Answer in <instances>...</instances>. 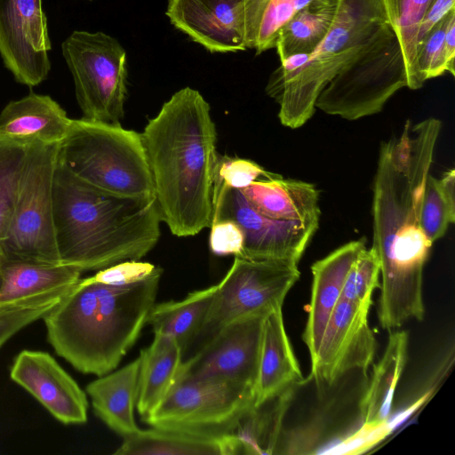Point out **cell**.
<instances>
[{"mask_svg":"<svg viewBox=\"0 0 455 455\" xmlns=\"http://www.w3.org/2000/svg\"><path fill=\"white\" fill-rule=\"evenodd\" d=\"M210 248L219 256H239L243 245V234L232 220H219L211 224Z\"/></svg>","mask_w":455,"mask_h":455,"instance_id":"74e56055","label":"cell"},{"mask_svg":"<svg viewBox=\"0 0 455 455\" xmlns=\"http://www.w3.org/2000/svg\"><path fill=\"white\" fill-rule=\"evenodd\" d=\"M156 268V267L149 262L129 259L98 270L91 277L93 281L104 284L126 285L143 280Z\"/></svg>","mask_w":455,"mask_h":455,"instance_id":"8d00e7d4","label":"cell"},{"mask_svg":"<svg viewBox=\"0 0 455 455\" xmlns=\"http://www.w3.org/2000/svg\"><path fill=\"white\" fill-rule=\"evenodd\" d=\"M380 262L371 247L364 248L350 267L342 289L341 298L362 305H371V294L379 285Z\"/></svg>","mask_w":455,"mask_h":455,"instance_id":"836d02e7","label":"cell"},{"mask_svg":"<svg viewBox=\"0 0 455 455\" xmlns=\"http://www.w3.org/2000/svg\"><path fill=\"white\" fill-rule=\"evenodd\" d=\"M300 275L298 262L235 257L217 290L198 332L182 353V362L200 351L226 324L252 314L267 315L283 307Z\"/></svg>","mask_w":455,"mask_h":455,"instance_id":"ba28073f","label":"cell"},{"mask_svg":"<svg viewBox=\"0 0 455 455\" xmlns=\"http://www.w3.org/2000/svg\"><path fill=\"white\" fill-rule=\"evenodd\" d=\"M245 0H169L171 23L211 52L246 50Z\"/></svg>","mask_w":455,"mask_h":455,"instance_id":"e0dca14e","label":"cell"},{"mask_svg":"<svg viewBox=\"0 0 455 455\" xmlns=\"http://www.w3.org/2000/svg\"><path fill=\"white\" fill-rule=\"evenodd\" d=\"M273 174L253 161L218 156L215 179L231 188L242 189L257 180L269 178Z\"/></svg>","mask_w":455,"mask_h":455,"instance_id":"d590c367","label":"cell"},{"mask_svg":"<svg viewBox=\"0 0 455 455\" xmlns=\"http://www.w3.org/2000/svg\"><path fill=\"white\" fill-rule=\"evenodd\" d=\"M408 333L389 335L382 358L374 366L370 385L360 402L363 426L373 427L387 422L394 393L407 360Z\"/></svg>","mask_w":455,"mask_h":455,"instance_id":"d4e9b609","label":"cell"},{"mask_svg":"<svg viewBox=\"0 0 455 455\" xmlns=\"http://www.w3.org/2000/svg\"><path fill=\"white\" fill-rule=\"evenodd\" d=\"M212 203V223L232 220L243 231V250L237 257L299 262L318 228L299 221L266 217L250 205L239 189L217 179L214 180Z\"/></svg>","mask_w":455,"mask_h":455,"instance_id":"7c38bea8","label":"cell"},{"mask_svg":"<svg viewBox=\"0 0 455 455\" xmlns=\"http://www.w3.org/2000/svg\"><path fill=\"white\" fill-rule=\"evenodd\" d=\"M435 0H384L389 24L403 51L407 87L417 90L423 86L417 70V36L426 12Z\"/></svg>","mask_w":455,"mask_h":455,"instance_id":"4dcf8cb0","label":"cell"},{"mask_svg":"<svg viewBox=\"0 0 455 455\" xmlns=\"http://www.w3.org/2000/svg\"><path fill=\"white\" fill-rule=\"evenodd\" d=\"M10 377L61 423L79 425L87 421L85 393L48 353L21 351L13 362Z\"/></svg>","mask_w":455,"mask_h":455,"instance_id":"2e32d148","label":"cell"},{"mask_svg":"<svg viewBox=\"0 0 455 455\" xmlns=\"http://www.w3.org/2000/svg\"><path fill=\"white\" fill-rule=\"evenodd\" d=\"M312 0H245V44L256 54L275 47L281 28Z\"/></svg>","mask_w":455,"mask_h":455,"instance_id":"f1b7e54d","label":"cell"},{"mask_svg":"<svg viewBox=\"0 0 455 455\" xmlns=\"http://www.w3.org/2000/svg\"><path fill=\"white\" fill-rule=\"evenodd\" d=\"M451 12L435 26L417 46V70L423 84L427 80L443 76L447 72L444 35Z\"/></svg>","mask_w":455,"mask_h":455,"instance_id":"e575fe53","label":"cell"},{"mask_svg":"<svg viewBox=\"0 0 455 455\" xmlns=\"http://www.w3.org/2000/svg\"><path fill=\"white\" fill-rule=\"evenodd\" d=\"M364 248V239L351 241L315 261L311 267L312 292L303 333V340L311 359L317 351L329 318L341 298L347 275Z\"/></svg>","mask_w":455,"mask_h":455,"instance_id":"ac0fdd59","label":"cell"},{"mask_svg":"<svg viewBox=\"0 0 455 455\" xmlns=\"http://www.w3.org/2000/svg\"><path fill=\"white\" fill-rule=\"evenodd\" d=\"M52 204L60 262L81 272L139 260L160 238L162 220L156 197H126L100 190L58 160Z\"/></svg>","mask_w":455,"mask_h":455,"instance_id":"3957f363","label":"cell"},{"mask_svg":"<svg viewBox=\"0 0 455 455\" xmlns=\"http://www.w3.org/2000/svg\"><path fill=\"white\" fill-rule=\"evenodd\" d=\"M407 87L405 61L390 24L320 92L315 108L353 121L380 112L398 90Z\"/></svg>","mask_w":455,"mask_h":455,"instance_id":"52a82bcc","label":"cell"},{"mask_svg":"<svg viewBox=\"0 0 455 455\" xmlns=\"http://www.w3.org/2000/svg\"><path fill=\"white\" fill-rule=\"evenodd\" d=\"M57 160L100 190L126 197H156L141 135L121 124L73 119L59 144Z\"/></svg>","mask_w":455,"mask_h":455,"instance_id":"8992f818","label":"cell"},{"mask_svg":"<svg viewBox=\"0 0 455 455\" xmlns=\"http://www.w3.org/2000/svg\"><path fill=\"white\" fill-rule=\"evenodd\" d=\"M66 111L48 95L30 92L10 101L0 114V135L28 142L60 143L72 123Z\"/></svg>","mask_w":455,"mask_h":455,"instance_id":"ffe728a7","label":"cell"},{"mask_svg":"<svg viewBox=\"0 0 455 455\" xmlns=\"http://www.w3.org/2000/svg\"><path fill=\"white\" fill-rule=\"evenodd\" d=\"M455 9V0H435L426 12L419 27L417 46L428 33Z\"/></svg>","mask_w":455,"mask_h":455,"instance_id":"f35d334b","label":"cell"},{"mask_svg":"<svg viewBox=\"0 0 455 455\" xmlns=\"http://www.w3.org/2000/svg\"><path fill=\"white\" fill-rule=\"evenodd\" d=\"M442 129L435 117L408 120L398 136L381 144L373 182L372 248L382 277L378 316L384 330L421 321L423 269L430 243L420 225L427 177Z\"/></svg>","mask_w":455,"mask_h":455,"instance_id":"6da1fadb","label":"cell"},{"mask_svg":"<svg viewBox=\"0 0 455 455\" xmlns=\"http://www.w3.org/2000/svg\"><path fill=\"white\" fill-rule=\"evenodd\" d=\"M31 142L0 135V274L20 176Z\"/></svg>","mask_w":455,"mask_h":455,"instance_id":"f546056e","label":"cell"},{"mask_svg":"<svg viewBox=\"0 0 455 455\" xmlns=\"http://www.w3.org/2000/svg\"><path fill=\"white\" fill-rule=\"evenodd\" d=\"M255 396L254 389L235 381L179 371L164 399L142 420L156 428L225 435L254 407Z\"/></svg>","mask_w":455,"mask_h":455,"instance_id":"30bf717a","label":"cell"},{"mask_svg":"<svg viewBox=\"0 0 455 455\" xmlns=\"http://www.w3.org/2000/svg\"><path fill=\"white\" fill-rule=\"evenodd\" d=\"M140 357L90 382L86 393L95 414L115 433L125 437L140 428L134 418Z\"/></svg>","mask_w":455,"mask_h":455,"instance_id":"44dd1931","label":"cell"},{"mask_svg":"<svg viewBox=\"0 0 455 455\" xmlns=\"http://www.w3.org/2000/svg\"><path fill=\"white\" fill-rule=\"evenodd\" d=\"M81 274L79 269L63 264L6 261L0 274V301L74 284Z\"/></svg>","mask_w":455,"mask_h":455,"instance_id":"83f0119b","label":"cell"},{"mask_svg":"<svg viewBox=\"0 0 455 455\" xmlns=\"http://www.w3.org/2000/svg\"><path fill=\"white\" fill-rule=\"evenodd\" d=\"M388 24L384 0H338L330 30L305 62L270 76L266 92L279 104L281 124L291 129L305 124L326 84Z\"/></svg>","mask_w":455,"mask_h":455,"instance_id":"5b68a950","label":"cell"},{"mask_svg":"<svg viewBox=\"0 0 455 455\" xmlns=\"http://www.w3.org/2000/svg\"><path fill=\"white\" fill-rule=\"evenodd\" d=\"M83 118L120 124L126 97V52L103 32L76 30L61 44Z\"/></svg>","mask_w":455,"mask_h":455,"instance_id":"8fae6325","label":"cell"},{"mask_svg":"<svg viewBox=\"0 0 455 455\" xmlns=\"http://www.w3.org/2000/svg\"><path fill=\"white\" fill-rule=\"evenodd\" d=\"M370 307L340 298L311 359V376L317 384L331 386L351 370L366 373L376 350L368 324Z\"/></svg>","mask_w":455,"mask_h":455,"instance_id":"9a60e30c","label":"cell"},{"mask_svg":"<svg viewBox=\"0 0 455 455\" xmlns=\"http://www.w3.org/2000/svg\"><path fill=\"white\" fill-rule=\"evenodd\" d=\"M338 0H312L297 12L278 33L275 49L281 62L310 55L330 30Z\"/></svg>","mask_w":455,"mask_h":455,"instance_id":"484cf974","label":"cell"},{"mask_svg":"<svg viewBox=\"0 0 455 455\" xmlns=\"http://www.w3.org/2000/svg\"><path fill=\"white\" fill-rule=\"evenodd\" d=\"M239 190L250 205L266 217L319 226V191L311 183L274 173Z\"/></svg>","mask_w":455,"mask_h":455,"instance_id":"d6986e66","label":"cell"},{"mask_svg":"<svg viewBox=\"0 0 455 455\" xmlns=\"http://www.w3.org/2000/svg\"><path fill=\"white\" fill-rule=\"evenodd\" d=\"M140 135L161 220L179 237L210 228L219 153L209 103L197 90L180 89Z\"/></svg>","mask_w":455,"mask_h":455,"instance_id":"7a4b0ae2","label":"cell"},{"mask_svg":"<svg viewBox=\"0 0 455 455\" xmlns=\"http://www.w3.org/2000/svg\"><path fill=\"white\" fill-rule=\"evenodd\" d=\"M59 144L29 145L4 245L6 261L61 264L52 204Z\"/></svg>","mask_w":455,"mask_h":455,"instance_id":"9c48e42d","label":"cell"},{"mask_svg":"<svg viewBox=\"0 0 455 455\" xmlns=\"http://www.w3.org/2000/svg\"><path fill=\"white\" fill-rule=\"evenodd\" d=\"M446 71L455 76V11L451 12L444 35Z\"/></svg>","mask_w":455,"mask_h":455,"instance_id":"ab89813d","label":"cell"},{"mask_svg":"<svg viewBox=\"0 0 455 455\" xmlns=\"http://www.w3.org/2000/svg\"><path fill=\"white\" fill-rule=\"evenodd\" d=\"M139 387L136 408L142 419L162 403L172 387L182 363L177 340L155 333L151 344L140 355Z\"/></svg>","mask_w":455,"mask_h":455,"instance_id":"cb8c5ba5","label":"cell"},{"mask_svg":"<svg viewBox=\"0 0 455 455\" xmlns=\"http://www.w3.org/2000/svg\"><path fill=\"white\" fill-rule=\"evenodd\" d=\"M50 50L42 0H0V56L18 83L33 87L47 78Z\"/></svg>","mask_w":455,"mask_h":455,"instance_id":"5bb4252c","label":"cell"},{"mask_svg":"<svg viewBox=\"0 0 455 455\" xmlns=\"http://www.w3.org/2000/svg\"><path fill=\"white\" fill-rule=\"evenodd\" d=\"M300 380L302 374L284 328L282 307H278L264 322L254 406Z\"/></svg>","mask_w":455,"mask_h":455,"instance_id":"7402d4cb","label":"cell"},{"mask_svg":"<svg viewBox=\"0 0 455 455\" xmlns=\"http://www.w3.org/2000/svg\"><path fill=\"white\" fill-rule=\"evenodd\" d=\"M455 222V170L442 178L427 177L420 213L421 228L430 243L442 238Z\"/></svg>","mask_w":455,"mask_h":455,"instance_id":"1f68e13d","label":"cell"},{"mask_svg":"<svg viewBox=\"0 0 455 455\" xmlns=\"http://www.w3.org/2000/svg\"><path fill=\"white\" fill-rule=\"evenodd\" d=\"M163 270L126 285L80 278L44 317L49 343L77 371H114L148 321Z\"/></svg>","mask_w":455,"mask_h":455,"instance_id":"277c9868","label":"cell"},{"mask_svg":"<svg viewBox=\"0 0 455 455\" xmlns=\"http://www.w3.org/2000/svg\"><path fill=\"white\" fill-rule=\"evenodd\" d=\"M267 315H247L231 321L200 351L183 361L179 371L193 377L235 381L256 393L264 322Z\"/></svg>","mask_w":455,"mask_h":455,"instance_id":"4fadbf2b","label":"cell"},{"mask_svg":"<svg viewBox=\"0 0 455 455\" xmlns=\"http://www.w3.org/2000/svg\"><path fill=\"white\" fill-rule=\"evenodd\" d=\"M74 284L0 301V347L20 330L43 318Z\"/></svg>","mask_w":455,"mask_h":455,"instance_id":"d6a6232c","label":"cell"},{"mask_svg":"<svg viewBox=\"0 0 455 455\" xmlns=\"http://www.w3.org/2000/svg\"><path fill=\"white\" fill-rule=\"evenodd\" d=\"M217 284L195 291L181 300H170L155 304L148 317L154 333L174 338L181 348V354L192 341L203 324Z\"/></svg>","mask_w":455,"mask_h":455,"instance_id":"4316f807","label":"cell"},{"mask_svg":"<svg viewBox=\"0 0 455 455\" xmlns=\"http://www.w3.org/2000/svg\"><path fill=\"white\" fill-rule=\"evenodd\" d=\"M117 455H228L241 453L240 443L232 434L209 435L193 432L153 427L139 429L124 437L114 452Z\"/></svg>","mask_w":455,"mask_h":455,"instance_id":"603a6c76","label":"cell"}]
</instances>
